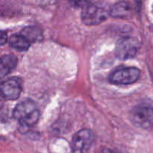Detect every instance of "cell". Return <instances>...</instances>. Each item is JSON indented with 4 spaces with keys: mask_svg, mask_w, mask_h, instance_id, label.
<instances>
[{
    "mask_svg": "<svg viewBox=\"0 0 153 153\" xmlns=\"http://www.w3.org/2000/svg\"><path fill=\"white\" fill-rule=\"evenodd\" d=\"M13 117L24 126H33L40 118V111L35 103L25 100L18 103L13 110Z\"/></svg>",
    "mask_w": 153,
    "mask_h": 153,
    "instance_id": "obj_1",
    "label": "cell"
},
{
    "mask_svg": "<svg viewBox=\"0 0 153 153\" xmlns=\"http://www.w3.org/2000/svg\"><path fill=\"white\" fill-rule=\"evenodd\" d=\"M130 120L135 126L149 129L153 127V107L147 103L137 105L131 110Z\"/></svg>",
    "mask_w": 153,
    "mask_h": 153,
    "instance_id": "obj_2",
    "label": "cell"
},
{
    "mask_svg": "<svg viewBox=\"0 0 153 153\" xmlns=\"http://www.w3.org/2000/svg\"><path fill=\"white\" fill-rule=\"evenodd\" d=\"M110 10L100 3H89L84 6L82 12V19L86 25H98L107 19Z\"/></svg>",
    "mask_w": 153,
    "mask_h": 153,
    "instance_id": "obj_3",
    "label": "cell"
},
{
    "mask_svg": "<svg viewBox=\"0 0 153 153\" xmlns=\"http://www.w3.org/2000/svg\"><path fill=\"white\" fill-rule=\"evenodd\" d=\"M139 47L140 44L136 38L131 37H123L117 43L115 54L121 60L129 59L137 55Z\"/></svg>",
    "mask_w": 153,
    "mask_h": 153,
    "instance_id": "obj_4",
    "label": "cell"
},
{
    "mask_svg": "<svg viewBox=\"0 0 153 153\" xmlns=\"http://www.w3.org/2000/svg\"><path fill=\"white\" fill-rule=\"evenodd\" d=\"M94 141V134L89 129H82L74 134L71 142L73 153H88Z\"/></svg>",
    "mask_w": 153,
    "mask_h": 153,
    "instance_id": "obj_5",
    "label": "cell"
},
{
    "mask_svg": "<svg viewBox=\"0 0 153 153\" xmlns=\"http://www.w3.org/2000/svg\"><path fill=\"white\" fill-rule=\"evenodd\" d=\"M140 74V70L136 67H125L114 72L109 80L114 85H130L137 82Z\"/></svg>",
    "mask_w": 153,
    "mask_h": 153,
    "instance_id": "obj_6",
    "label": "cell"
},
{
    "mask_svg": "<svg viewBox=\"0 0 153 153\" xmlns=\"http://www.w3.org/2000/svg\"><path fill=\"white\" fill-rule=\"evenodd\" d=\"M22 82L17 77L10 78L0 85V94L7 100H16L22 93Z\"/></svg>",
    "mask_w": 153,
    "mask_h": 153,
    "instance_id": "obj_7",
    "label": "cell"
},
{
    "mask_svg": "<svg viewBox=\"0 0 153 153\" xmlns=\"http://www.w3.org/2000/svg\"><path fill=\"white\" fill-rule=\"evenodd\" d=\"M136 11V6L130 1H120L112 6L110 15L114 17L128 18L132 16Z\"/></svg>",
    "mask_w": 153,
    "mask_h": 153,
    "instance_id": "obj_8",
    "label": "cell"
},
{
    "mask_svg": "<svg viewBox=\"0 0 153 153\" xmlns=\"http://www.w3.org/2000/svg\"><path fill=\"white\" fill-rule=\"evenodd\" d=\"M17 64V58L13 55H5L0 58V79L5 77Z\"/></svg>",
    "mask_w": 153,
    "mask_h": 153,
    "instance_id": "obj_9",
    "label": "cell"
},
{
    "mask_svg": "<svg viewBox=\"0 0 153 153\" xmlns=\"http://www.w3.org/2000/svg\"><path fill=\"white\" fill-rule=\"evenodd\" d=\"M9 43L11 47L18 51H26L30 46V42L22 34H13Z\"/></svg>",
    "mask_w": 153,
    "mask_h": 153,
    "instance_id": "obj_10",
    "label": "cell"
},
{
    "mask_svg": "<svg viewBox=\"0 0 153 153\" xmlns=\"http://www.w3.org/2000/svg\"><path fill=\"white\" fill-rule=\"evenodd\" d=\"M21 34L24 36L30 43L39 40L41 37L40 30L36 28L35 27H27L24 28L21 32Z\"/></svg>",
    "mask_w": 153,
    "mask_h": 153,
    "instance_id": "obj_11",
    "label": "cell"
},
{
    "mask_svg": "<svg viewBox=\"0 0 153 153\" xmlns=\"http://www.w3.org/2000/svg\"><path fill=\"white\" fill-rule=\"evenodd\" d=\"M7 40V35L4 31L0 30V46L5 44Z\"/></svg>",
    "mask_w": 153,
    "mask_h": 153,
    "instance_id": "obj_12",
    "label": "cell"
}]
</instances>
